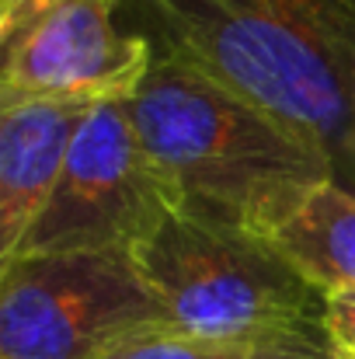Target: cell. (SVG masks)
Returning a JSON list of instances; mask_svg holds the SVG:
<instances>
[{"label": "cell", "instance_id": "9c48e42d", "mask_svg": "<svg viewBox=\"0 0 355 359\" xmlns=\"http://www.w3.org/2000/svg\"><path fill=\"white\" fill-rule=\"evenodd\" d=\"M105 359H338L328 339H275V342H230L199 339L178 328L139 335Z\"/></svg>", "mask_w": 355, "mask_h": 359}, {"label": "cell", "instance_id": "277c9868", "mask_svg": "<svg viewBox=\"0 0 355 359\" xmlns=\"http://www.w3.org/2000/svg\"><path fill=\"white\" fill-rule=\"evenodd\" d=\"M174 328L132 251L21 255L0 265V359H105Z\"/></svg>", "mask_w": 355, "mask_h": 359}, {"label": "cell", "instance_id": "8fae6325", "mask_svg": "<svg viewBox=\"0 0 355 359\" xmlns=\"http://www.w3.org/2000/svg\"><path fill=\"white\" fill-rule=\"evenodd\" d=\"M345 189L355 192V122H352V133H349V143H345V154H342V164H338V178Z\"/></svg>", "mask_w": 355, "mask_h": 359}, {"label": "cell", "instance_id": "6da1fadb", "mask_svg": "<svg viewBox=\"0 0 355 359\" xmlns=\"http://www.w3.org/2000/svg\"><path fill=\"white\" fill-rule=\"evenodd\" d=\"M146 150L181 192V210L272 238L328 182L335 157L303 129L164 49L125 98Z\"/></svg>", "mask_w": 355, "mask_h": 359}, {"label": "cell", "instance_id": "ba28073f", "mask_svg": "<svg viewBox=\"0 0 355 359\" xmlns=\"http://www.w3.org/2000/svg\"><path fill=\"white\" fill-rule=\"evenodd\" d=\"M272 241L324 293L355 290V192L342 182L321 185Z\"/></svg>", "mask_w": 355, "mask_h": 359}, {"label": "cell", "instance_id": "5b68a950", "mask_svg": "<svg viewBox=\"0 0 355 359\" xmlns=\"http://www.w3.org/2000/svg\"><path fill=\"white\" fill-rule=\"evenodd\" d=\"M174 213H181V192L139 140L125 98L98 102L74 140L46 210L14 258L81 251L136 255V248H143Z\"/></svg>", "mask_w": 355, "mask_h": 359}, {"label": "cell", "instance_id": "30bf717a", "mask_svg": "<svg viewBox=\"0 0 355 359\" xmlns=\"http://www.w3.org/2000/svg\"><path fill=\"white\" fill-rule=\"evenodd\" d=\"M324 328L331 339V349L338 359H355V290L328 293V314Z\"/></svg>", "mask_w": 355, "mask_h": 359}, {"label": "cell", "instance_id": "3957f363", "mask_svg": "<svg viewBox=\"0 0 355 359\" xmlns=\"http://www.w3.org/2000/svg\"><path fill=\"white\" fill-rule=\"evenodd\" d=\"M136 262L185 335L230 342L328 339V293L272 238L181 210L136 248Z\"/></svg>", "mask_w": 355, "mask_h": 359}, {"label": "cell", "instance_id": "8992f818", "mask_svg": "<svg viewBox=\"0 0 355 359\" xmlns=\"http://www.w3.org/2000/svg\"><path fill=\"white\" fill-rule=\"evenodd\" d=\"M118 0H0V109L35 98H129L153 67Z\"/></svg>", "mask_w": 355, "mask_h": 359}, {"label": "cell", "instance_id": "7a4b0ae2", "mask_svg": "<svg viewBox=\"0 0 355 359\" xmlns=\"http://www.w3.org/2000/svg\"><path fill=\"white\" fill-rule=\"evenodd\" d=\"M164 49L202 67L342 164L355 122V0H136Z\"/></svg>", "mask_w": 355, "mask_h": 359}, {"label": "cell", "instance_id": "52a82bcc", "mask_svg": "<svg viewBox=\"0 0 355 359\" xmlns=\"http://www.w3.org/2000/svg\"><path fill=\"white\" fill-rule=\"evenodd\" d=\"M95 98H35L0 109V262L46 210Z\"/></svg>", "mask_w": 355, "mask_h": 359}]
</instances>
